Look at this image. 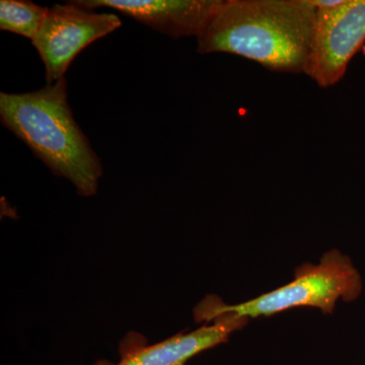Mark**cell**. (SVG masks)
Returning <instances> with one entry per match:
<instances>
[{
    "mask_svg": "<svg viewBox=\"0 0 365 365\" xmlns=\"http://www.w3.org/2000/svg\"><path fill=\"white\" fill-rule=\"evenodd\" d=\"M361 292V276L349 257L332 250L318 264L299 266L292 282L248 302L230 306L215 295H208L194 309V318L197 323L207 324L225 314L250 319L300 307H317L328 314L339 300L353 302Z\"/></svg>",
    "mask_w": 365,
    "mask_h": 365,
    "instance_id": "obj_3",
    "label": "cell"
},
{
    "mask_svg": "<svg viewBox=\"0 0 365 365\" xmlns=\"http://www.w3.org/2000/svg\"><path fill=\"white\" fill-rule=\"evenodd\" d=\"M365 42V0H340L317 7L313 46L306 71L322 88L342 79Z\"/></svg>",
    "mask_w": 365,
    "mask_h": 365,
    "instance_id": "obj_5",
    "label": "cell"
},
{
    "mask_svg": "<svg viewBox=\"0 0 365 365\" xmlns=\"http://www.w3.org/2000/svg\"><path fill=\"white\" fill-rule=\"evenodd\" d=\"M121 26L116 14L96 13L74 1L49 7L42 28L32 41L44 63L47 85L64 78L72 61L91 43Z\"/></svg>",
    "mask_w": 365,
    "mask_h": 365,
    "instance_id": "obj_4",
    "label": "cell"
},
{
    "mask_svg": "<svg viewBox=\"0 0 365 365\" xmlns=\"http://www.w3.org/2000/svg\"><path fill=\"white\" fill-rule=\"evenodd\" d=\"M248 322V319L225 314L193 332L180 333L153 345H148L141 334L129 332L120 342L119 361H98L93 365H186L199 353L227 342L232 333Z\"/></svg>",
    "mask_w": 365,
    "mask_h": 365,
    "instance_id": "obj_6",
    "label": "cell"
},
{
    "mask_svg": "<svg viewBox=\"0 0 365 365\" xmlns=\"http://www.w3.org/2000/svg\"><path fill=\"white\" fill-rule=\"evenodd\" d=\"M0 119L56 176L81 196L96 195L102 163L74 120L66 78L30 93H0Z\"/></svg>",
    "mask_w": 365,
    "mask_h": 365,
    "instance_id": "obj_2",
    "label": "cell"
},
{
    "mask_svg": "<svg viewBox=\"0 0 365 365\" xmlns=\"http://www.w3.org/2000/svg\"><path fill=\"white\" fill-rule=\"evenodd\" d=\"M316 16L312 0H222L197 38V52L227 53L272 71L306 73Z\"/></svg>",
    "mask_w": 365,
    "mask_h": 365,
    "instance_id": "obj_1",
    "label": "cell"
},
{
    "mask_svg": "<svg viewBox=\"0 0 365 365\" xmlns=\"http://www.w3.org/2000/svg\"><path fill=\"white\" fill-rule=\"evenodd\" d=\"M48 9L30 0H1L0 29L33 41L44 24Z\"/></svg>",
    "mask_w": 365,
    "mask_h": 365,
    "instance_id": "obj_8",
    "label": "cell"
},
{
    "mask_svg": "<svg viewBox=\"0 0 365 365\" xmlns=\"http://www.w3.org/2000/svg\"><path fill=\"white\" fill-rule=\"evenodd\" d=\"M86 9H107L172 38H198L222 0H76Z\"/></svg>",
    "mask_w": 365,
    "mask_h": 365,
    "instance_id": "obj_7",
    "label": "cell"
}]
</instances>
